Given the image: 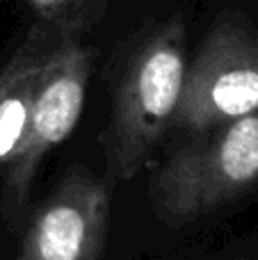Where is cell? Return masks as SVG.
Here are the masks:
<instances>
[{"instance_id":"1","label":"cell","mask_w":258,"mask_h":260,"mask_svg":"<svg viewBox=\"0 0 258 260\" xmlns=\"http://www.w3.org/2000/svg\"><path fill=\"white\" fill-rule=\"evenodd\" d=\"M185 71V27L178 18L160 25L133 48L103 137L110 180L133 178L149 162L155 144L174 123Z\"/></svg>"},{"instance_id":"2","label":"cell","mask_w":258,"mask_h":260,"mask_svg":"<svg viewBox=\"0 0 258 260\" xmlns=\"http://www.w3.org/2000/svg\"><path fill=\"white\" fill-rule=\"evenodd\" d=\"M155 174L153 208L163 221L187 224L258 187V112L210 128Z\"/></svg>"},{"instance_id":"3","label":"cell","mask_w":258,"mask_h":260,"mask_svg":"<svg viewBox=\"0 0 258 260\" xmlns=\"http://www.w3.org/2000/svg\"><path fill=\"white\" fill-rule=\"evenodd\" d=\"M258 112V41L219 18L187 67L174 126L206 133Z\"/></svg>"},{"instance_id":"4","label":"cell","mask_w":258,"mask_h":260,"mask_svg":"<svg viewBox=\"0 0 258 260\" xmlns=\"http://www.w3.org/2000/svg\"><path fill=\"white\" fill-rule=\"evenodd\" d=\"M91 73V50L80 37L64 35L48 50L37 80L32 112L23 146L16 160L7 167L5 197L12 210L25 203L39 165L55 146L76 128L85 105V91Z\"/></svg>"},{"instance_id":"5","label":"cell","mask_w":258,"mask_h":260,"mask_svg":"<svg viewBox=\"0 0 258 260\" xmlns=\"http://www.w3.org/2000/svg\"><path fill=\"white\" fill-rule=\"evenodd\" d=\"M110 197L85 171H71L35 212L18 260H101Z\"/></svg>"},{"instance_id":"6","label":"cell","mask_w":258,"mask_h":260,"mask_svg":"<svg viewBox=\"0 0 258 260\" xmlns=\"http://www.w3.org/2000/svg\"><path fill=\"white\" fill-rule=\"evenodd\" d=\"M46 32H32L0 71V169L16 160L27 133L39 71L48 55Z\"/></svg>"},{"instance_id":"7","label":"cell","mask_w":258,"mask_h":260,"mask_svg":"<svg viewBox=\"0 0 258 260\" xmlns=\"http://www.w3.org/2000/svg\"><path fill=\"white\" fill-rule=\"evenodd\" d=\"M37 16L59 37H80L103 16L108 0H27Z\"/></svg>"}]
</instances>
